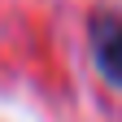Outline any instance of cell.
<instances>
[{"instance_id":"obj_1","label":"cell","mask_w":122,"mask_h":122,"mask_svg":"<svg viewBox=\"0 0 122 122\" xmlns=\"http://www.w3.org/2000/svg\"><path fill=\"white\" fill-rule=\"evenodd\" d=\"M87 48H92L100 79L122 92V9L96 5L87 13Z\"/></svg>"}]
</instances>
